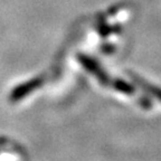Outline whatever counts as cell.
<instances>
[{
	"mask_svg": "<svg viewBox=\"0 0 161 161\" xmlns=\"http://www.w3.org/2000/svg\"><path fill=\"white\" fill-rule=\"evenodd\" d=\"M43 78L42 77H37V78H34V80H29L27 83H24L21 85L17 86L15 90L11 92L10 94V98L13 101H17V100H20L21 97H24L25 95L29 94L34 88L38 87L43 84Z\"/></svg>",
	"mask_w": 161,
	"mask_h": 161,
	"instance_id": "7a4b0ae2",
	"label": "cell"
},
{
	"mask_svg": "<svg viewBox=\"0 0 161 161\" xmlns=\"http://www.w3.org/2000/svg\"><path fill=\"white\" fill-rule=\"evenodd\" d=\"M112 86H113L115 90L122 92V93H125V94H133L134 93V88L132 87L129 83H126V82H124V80H112Z\"/></svg>",
	"mask_w": 161,
	"mask_h": 161,
	"instance_id": "277c9868",
	"label": "cell"
},
{
	"mask_svg": "<svg viewBox=\"0 0 161 161\" xmlns=\"http://www.w3.org/2000/svg\"><path fill=\"white\" fill-rule=\"evenodd\" d=\"M131 77H132V80H133L139 86L143 87L146 91H148L149 93L153 94L158 100L161 101V90L160 88L156 87V86H153V85H151V84H149V83H146V82H143V80H141L139 76L133 75V74H131Z\"/></svg>",
	"mask_w": 161,
	"mask_h": 161,
	"instance_id": "3957f363",
	"label": "cell"
},
{
	"mask_svg": "<svg viewBox=\"0 0 161 161\" xmlns=\"http://www.w3.org/2000/svg\"><path fill=\"white\" fill-rule=\"evenodd\" d=\"M78 60H80V64L83 65V67L85 68V69H87L90 73H92L96 78H97L100 83H102L103 85H110L111 80H110L108 75L102 69V67L96 63L93 58H91V57H88V56L80 54V55H78Z\"/></svg>",
	"mask_w": 161,
	"mask_h": 161,
	"instance_id": "6da1fadb",
	"label": "cell"
}]
</instances>
